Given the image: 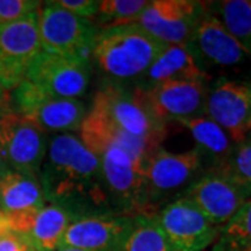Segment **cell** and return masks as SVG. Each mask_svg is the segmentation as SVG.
Masks as SVG:
<instances>
[{
  "instance_id": "11",
  "label": "cell",
  "mask_w": 251,
  "mask_h": 251,
  "mask_svg": "<svg viewBox=\"0 0 251 251\" xmlns=\"http://www.w3.org/2000/svg\"><path fill=\"white\" fill-rule=\"evenodd\" d=\"M205 116L221 126L234 144L251 134V81L218 77L209 84Z\"/></svg>"
},
{
  "instance_id": "6",
  "label": "cell",
  "mask_w": 251,
  "mask_h": 251,
  "mask_svg": "<svg viewBox=\"0 0 251 251\" xmlns=\"http://www.w3.org/2000/svg\"><path fill=\"white\" fill-rule=\"evenodd\" d=\"M13 92L14 110L45 134H73L80 130L88 113L85 103L80 99L54 97L27 80Z\"/></svg>"
},
{
  "instance_id": "23",
  "label": "cell",
  "mask_w": 251,
  "mask_h": 251,
  "mask_svg": "<svg viewBox=\"0 0 251 251\" xmlns=\"http://www.w3.org/2000/svg\"><path fill=\"white\" fill-rule=\"evenodd\" d=\"M211 251H251V200L222 227Z\"/></svg>"
},
{
  "instance_id": "30",
  "label": "cell",
  "mask_w": 251,
  "mask_h": 251,
  "mask_svg": "<svg viewBox=\"0 0 251 251\" xmlns=\"http://www.w3.org/2000/svg\"><path fill=\"white\" fill-rule=\"evenodd\" d=\"M9 232H11V227H10V222L9 219H7V215L0 211V239L6 233H9Z\"/></svg>"
},
{
  "instance_id": "19",
  "label": "cell",
  "mask_w": 251,
  "mask_h": 251,
  "mask_svg": "<svg viewBox=\"0 0 251 251\" xmlns=\"http://www.w3.org/2000/svg\"><path fill=\"white\" fill-rule=\"evenodd\" d=\"M177 123L183 126L196 141V150L202 158L205 172L215 169L233 150L234 143L232 138L221 126L205 115L180 120Z\"/></svg>"
},
{
  "instance_id": "15",
  "label": "cell",
  "mask_w": 251,
  "mask_h": 251,
  "mask_svg": "<svg viewBox=\"0 0 251 251\" xmlns=\"http://www.w3.org/2000/svg\"><path fill=\"white\" fill-rule=\"evenodd\" d=\"M208 88L206 80H176L147 88L144 94L153 115L166 125L204 116Z\"/></svg>"
},
{
  "instance_id": "2",
  "label": "cell",
  "mask_w": 251,
  "mask_h": 251,
  "mask_svg": "<svg viewBox=\"0 0 251 251\" xmlns=\"http://www.w3.org/2000/svg\"><path fill=\"white\" fill-rule=\"evenodd\" d=\"M78 138L98 158L115 212L138 215L144 165L152 150L120 133L92 110L81 125Z\"/></svg>"
},
{
  "instance_id": "18",
  "label": "cell",
  "mask_w": 251,
  "mask_h": 251,
  "mask_svg": "<svg viewBox=\"0 0 251 251\" xmlns=\"http://www.w3.org/2000/svg\"><path fill=\"white\" fill-rule=\"evenodd\" d=\"M176 80H206L204 73L198 69L187 45H165L163 50L150 66L143 78L135 84L147 90L162 82Z\"/></svg>"
},
{
  "instance_id": "9",
  "label": "cell",
  "mask_w": 251,
  "mask_h": 251,
  "mask_svg": "<svg viewBox=\"0 0 251 251\" xmlns=\"http://www.w3.org/2000/svg\"><path fill=\"white\" fill-rule=\"evenodd\" d=\"M38 10V35L41 50L53 54H85L98 34L95 24L73 16L56 1L42 3Z\"/></svg>"
},
{
  "instance_id": "5",
  "label": "cell",
  "mask_w": 251,
  "mask_h": 251,
  "mask_svg": "<svg viewBox=\"0 0 251 251\" xmlns=\"http://www.w3.org/2000/svg\"><path fill=\"white\" fill-rule=\"evenodd\" d=\"M204 173L205 166L196 148L186 152L158 148L145 159L138 215H155L165 205L183 197Z\"/></svg>"
},
{
  "instance_id": "8",
  "label": "cell",
  "mask_w": 251,
  "mask_h": 251,
  "mask_svg": "<svg viewBox=\"0 0 251 251\" xmlns=\"http://www.w3.org/2000/svg\"><path fill=\"white\" fill-rule=\"evenodd\" d=\"M48 143L29 120L10 109L0 115V153L9 169L38 179Z\"/></svg>"
},
{
  "instance_id": "16",
  "label": "cell",
  "mask_w": 251,
  "mask_h": 251,
  "mask_svg": "<svg viewBox=\"0 0 251 251\" xmlns=\"http://www.w3.org/2000/svg\"><path fill=\"white\" fill-rule=\"evenodd\" d=\"M133 229V216L109 214L74 219L60 249L84 251H123Z\"/></svg>"
},
{
  "instance_id": "17",
  "label": "cell",
  "mask_w": 251,
  "mask_h": 251,
  "mask_svg": "<svg viewBox=\"0 0 251 251\" xmlns=\"http://www.w3.org/2000/svg\"><path fill=\"white\" fill-rule=\"evenodd\" d=\"M183 197L190 200L216 227L227 224L250 201L234 183L218 172H205Z\"/></svg>"
},
{
  "instance_id": "26",
  "label": "cell",
  "mask_w": 251,
  "mask_h": 251,
  "mask_svg": "<svg viewBox=\"0 0 251 251\" xmlns=\"http://www.w3.org/2000/svg\"><path fill=\"white\" fill-rule=\"evenodd\" d=\"M147 0H100L95 16V27L109 28L137 23L143 10L148 6Z\"/></svg>"
},
{
  "instance_id": "32",
  "label": "cell",
  "mask_w": 251,
  "mask_h": 251,
  "mask_svg": "<svg viewBox=\"0 0 251 251\" xmlns=\"http://www.w3.org/2000/svg\"><path fill=\"white\" fill-rule=\"evenodd\" d=\"M7 169H9V166L6 165V162H4L3 156H1V153H0V177L7 172Z\"/></svg>"
},
{
  "instance_id": "4",
  "label": "cell",
  "mask_w": 251,
  "mask_h": 251,
  "mask_svg": "<svg viewBox=\"0 0 251 251\" xmlns=\"http://www.w3.org/2000/svg\"><path fill=\"white\" fill-rule=\"evenodd\" d=\"M92 112L120 133L145 144L152 151L161 148L166 125L153 115L143 88L126 84H103L92 100Z\"/></svg>"
},
{
  "instance_id": "22",
  "label": "cell",
  "mask_w": 251,
  "mask_h": 251,
  "mask_svg": "<svg viewBox=\"0 0 251 251\" xmlns=\"http://www.w3.org/2000/svg\"><path fill=\"white\" fill-rule=\"evenodd\" d=\"M208 10L215 16L226 31L240 44L251 57V1L224 0L206 3Z\"/></svg>"
},
{
  "instance_id": "3",
  "label": "cell",
  "mask_w": 251,
  "mask_h": 251,
  "mask_svg": "<svg viewBox=\"0 0 251 251\" xmlns=\"http://www.w3.org/2000/svg\"><path fill=\"white\" fill-rule=\"evenodd\" d=\"M165 45L147 34L138 24L98 29L91 53L106 82L140 81Z\"/></svg>"
},
{
  "instance_id": "25",
  "label": "cell",
  "mask_w": 251,
  "mask_h": 251,
  "mask_svg": "<svg viewBox=\"0 0 251 251\" xmlns=\"http://www.w3.org/2000/svg\"><path fill=\"white\" fill-rule=\"evenodd\" d=\"M123 251H172L155 215L133 216V229Z\"/></svg>"
},
{
  "instance_id": "13",
  "label": "cell",
  "mask_w": 251,
  "mask_h": 251,
  "mask_svg": "<svg viewBox=\"0 0 251 251\" xmlns=\"http://www.w3.org/2000/svg\"><path fill=\"white\" fill-rule=\"evenodd\" d=\"M155 218L172 251H206L219 233V227L184 197L163 206Z\"/></svg>"
},
{
  "instance_id": "14",
  "label": "cell",
  "mask_w": 251,
  "mask_h": 251,
  "mask_svg": "<svg viewBox=\"0 0 251 251\" xmlns=\"http://www.w3.org/2000/svg\"><path fill=\"white\" fill-rule=\"evenodd\" d=\"M206 3L193 0H153L143 10L135 24L163 45H186Z\"/></svg>"
},
{
  "instance_id": "29",
  "label": "cell",
  "mask_w": 251,
  "mask_h": 251,
  "mask_svg": "<svg viewBox=\"0 0 251 251\" xmlns=\"http://www.w3.org/2000/svg\"><path fill=\"white\" fill-rule=\"evenodd\" d=\"M0 251H34V249L25 237L14 232H9L0 239Z\"/></svg>"
},
{
  "instance_id": "12",
  "label": "cell",
  "mask_w": 251,
  "mask_h": 251,
  "mask_svg": "<svg viewBox=\"0 0 251 251\" xmlns=\"http://www.w3.org/2000/svg\"><path fill=\"white\" fill-rule=\"evenodd\" d=\"M41 52L38 11L16 23L0 24V87L6 92L16 90Z\"/></svg>"
},
{
  "instance_id": "10",
  "label": "cell",
  "mask_w": 251,
  "mask_h": 251,
  "mask_svg": "<svg viewBox=\"0 0 251 251\" xmlns=\"http://www.w3.org/2000/svg\"><path fill=\"white\" fill-rule=\"evenodd\" d=\"M25 80L54 97L80 99L90 87V59L87 54L41 52L31 64Z\"/></svg>"
},
{
  "instance_id": "20",
  "label": "cell",
  "mask_w": 251,
  "mask_h": 251,
  "mask_svg": "<svg viewBox=\"0 0 251 251\" xmlns=\"http://www.w3.org/2000/svg\"><path fill=\"white\" fill-rule=\"evenodd\" d=\"M46 205L38 179L7 169L0 177V211L6 215Z\"/></svg>"
},
{
  "instance_id": "24",
  "label": "cell",
  "mask_w": 251,
  "mask_h": 251,
  "mask_svg": "<svg viewBox=\"0 0 251 251\" xmlns=\"http://www.w3.org/2000/svg\"><path fill=\"white\" fill-rule=\"evenodd\" d=\"M208 172L224 175L251 200V134L240 143L234 144L229 156L215 169Z\"/></svg>"
},
{
  "instance_id": "21",
  "label": "cell",
  "mask_w": 251,
  "mask_h": 251,
  "mask_svg": "<svg viewBox=\"0 0 251 251\" xmlns=\"http://www.w3.org/2000/svg\"><path fill=\"white\" fill-rule=\"evenodd\" d=\"M73 221L74 218L64 209L46 204L36 211L23 237L27 239L34 251H57Z\"/></svg>"
},
{
  "instance_id": "7",
  "label": "cell",
  "mask_w": 251,
  "mask_h": 251,
  "mask_svg": "<svg viewBox=\"0 0 251 251\" xmlns=\"http://www.w3.org/2000/svg\"><path fill=\"white\" fill-rule=\"evenodd\" d=\"M186 45L208 78L214 70L240 72L251 66L250 56L208 7Z\"/></svg>"
},
{
  "instance_id": "31",
  "label": "cell",
  "mask_w": 251,
  "mask_h": 251,
  "mask_svg": "<svg viewBox=\"0 0 251 251\" xmlns=\"http://www.w3.org/2000/svg\"><path fill=\"white\" fill-rule=\"evenodd\" d=\"M6 94H7V92L0 87V115H3L4 112H7V110L11 109L10 108L9 97H7Z\"/></svg>"
},
{
  "instance_id": "33",
  "label": "cell",
  "mask_w": 251,
  "mask_h": 251,
  "mask_svg": "<svg viewBox=\"0 0 251 251\" xmlns=\"http://www.w3.org/2000/svg\"><path fill=\"white\" fill-rule=\"evenodd\" d=\"M57 251H84V250H77V249H59Z\"/></svg>"
},
{
  "instance_id": "1",
  "label": "cell",
  "mask_w": 251,
  "mask_h": 251,
  "mask_svg": "<svg viewBox=\"0 0 251 251\" xmlns=\"http://www.w3.org/2000/svg\"><path fill=\"white\" fill-rule=\"evenodd\" d=\"M38 181L46 204L74 219L116 214L98 158L74 134H56L48 144Z\"/></svg>"
},
{
  "instance_id": "28",
  "label": "cell",
  "mask_w": 251,
  "mask_h": 251,
  "mask_svg": "<svg viewBox=\"0 0 251 251\" xmlns=\"http://www.w3.org/2000/svg\"><path fill=\"white\" fill-rule=\"evenodd\" d=\"M56 4L75 17L90 21L95 18L99 10V1L97 0H56Z\"/></svg>"
},
{
  "instance_id": "27",
  "label": "cell",
  "mask_w": 251,
  "mask_h": 251,
  "mask_svg": "<svg viewBox=\"0 0 251 251\" xmlns=\"http://www.w3.org/2000/svg\"><path fill=\"white\" fill-rule=\"evenodd\" d=\"M41 1L35 0H0V24L16 23L27 18L41 7Z\"/></svg>"
}]
</instances>
